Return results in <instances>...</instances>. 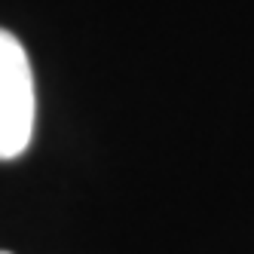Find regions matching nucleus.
I'll return each mask as SVG.
<instances>
[{
    "mask_svg": "<svg viewBox=\"0 0 254 254\" xmlns=\"http://www.w3.org/2000/svg\"><path fill=\"white\" fill-rule=\"evenodd\" d=\"M34 135V74L25 46L0 28V159L28 150Z\"/></svg>",
    "mask_w": 254,
    "mask_h": 254,
    "instance_id": "obj_1",
    "label": "nucleus"
},
{
    "mask_svg": "<svg viewBox=\"0 0 254 254\" xmlns=\"http://www.w3.org/2000/svg\"><path fill=\"white\" fill-rule=\"evenodd\" d=\"M0 254H9V251H0Z\"/></svg>",
    "mask_w": 254,
    "mask_h": 254,
    "instance_id": "obj_2",
    "label": "nucleus"
}]
</instances>
